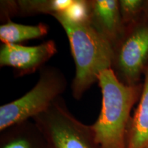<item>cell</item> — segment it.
<instances>
[{
  "mask_svg": "<svg viewBox=\"0 0 148 148\" xmlns=\"http://www.w3.org/2000/svg\"><path fill=\"white\" fill-rule=\"evenodd\" d=\"M98 82L102 105L99 117L90 126L95 143L99 148H127L130 112L139 100L143 83L123 84L112 69L103 71Z\"/></svg>",
  "mask_w": 148,
  "mask_h": 148,
  "instance_id": "obj_1",
  "label": "cell"
},
{
  "mask_svg": "<svg viewBox=\"0 0 148 148\" xmlns=\"http://www.w3.org/2000/svg\"><path fill=\"white\" fill-rule=\"evenodd\" d=\"M51 15L61 24L69 38L75 64L72 90L73 97L79 99L98 81L103 71L112 69L114 47L90 23H73L59 13Z\"/></svg>",
  "mask_w": 148,
  "mask_h": 148,
  "instance_id": "obj_2",
  "label": "cell"
},
{
  "mask_svg": "<svg viewBox=\"0 0 148 148\" xmlns=\"http://www.w3.org/2000/svg\"><path fill=\"white\" fill-rule=\"evenodd\" d=\"M66 81L58 69L48 68L40 74L36 84L23 97L0 107V130L36 117L49 108L64 91Z\"/></svg>",
  "mask_w": 148,
  "mask_h": 148,
  "instance_id": "obj_3",
  "label": "cell"
},
{
  "mask_svg": "<svg viewBox=\"0 0 148 148\" xmlns=\"http://www.w3.org/2000/svg\"><path fill=\"white\" fill-rule=\"evenodd\" d=\"M116 75L123 84H140L148 66V1L143 14L125 26L114 47Z\"/></svg>",
  "mask_w": 148,
  "mask_h": 148,
  "instance_id": "obj_4",
  "label": "cell"
},
{
  "mask_svg": "<svg viewBox=\"0 0 148 148\" xmlns=\"http://www.w3.org/2000/svg\"><path fill=\"white\" fill-rule=\"evenodd\" d=\"M36 118L55 148H99L91 127L77 121L59 98Z\"/></svg>",
  "mask_w": 148,
  "mask_h": 148,
  "instance_id": "obj_5",
  "label": "cell"
},
{
  "mask_svg": "<svg viewBox=\"0 0 148 148\" xmlns=\"http://www.w3.org/2000/svg\"><path fill=\"white\" fill-rule=\"evenodd\" d=\"M56 52V47L53 40L36 46L4 43L0 50V64L12 66L19 74L29 73L41 66Z\"/></svg>",
  "mask_w": 148,
  "mask_h": 148,
  "instance_id": "obj_6",
  "label": "cell"
},
{
  "mask_svg": "<svg viewBox=\"0 0 148 148\" xmlns=\"http://www.w3.org/2000/svg\"><path fill=\"white\" fill-rule=\"evenodd\" d=\"M90 24L114 47L124 33L125 26L116 0L90 1Z\"/></svg>",
  "mask_w": 148,
  "mask_h": 148,
  "instance_id": "obj_7",
  "label": "cell"
},
{
  "mask_svg": "<svg viewBox=\"0 0 148 148\" xmlns=\"http://www.w3.org/2000/svg\"><path fill=\"white\" fill-rule=\"evenodd\" d=\"M141 93L127 133V148L148 147V66Z\"/></svg>",
  "mask_w": 148,
  "mask_h": 148,
  "instance_id": "obj_8",
  "label": "cell"
},
{
  "mask_svg": "<svg viewBox=\"0 0 148 148\" xmlns=\"http://www.w3.org/2000/svg\"><path fill=\"white\" fill-rule=\"evenodd\" d=\"M47 32V26L43 23L27 25L10 21L0 26V39L3 44H18L24 40L40 38Z\"/></svg>",
  "mask_w": 148,
  "mask_h": 148,
  "instance_id": "obj_9",
  "label": "cell"
},
{
  "mask_svg": "<svg viewBox=\"0 0 148 148\" xmlns=\"http://www.w3.org/2000/svg\"><path fill=\"white\" fill-rule=\"evenodd\" d=\"M73 2V0L19 1L21 8L26 12H44L50 14L62 13Z\"/></svg>",
  "mask_w": 148,
  "mask_h": 148,
  "instance_id": "obj_10",
  "label": "cell"
},
{
  "mask_svg": "<svg viewBox=\"0 0 148 148\" xmlns=\"http://www.w3.org/2000/svg\"><path fill=\"white\" fill-rule=\"evenodd\" d=\"M61 14L66 18L73 23H90V1L73 0L71 5Z\"/></svg>",
  "mask_w": 148,
  "mask_h": 148,
  "instance_id": "obj_11",
  "label": "cell"
},
{
  "mask_svg": "<svg viewBox=\"0 0 148 148\" xmlns=\"http://www.w3.org/2000/svg\"><path fill=\"white\" fill-rule=\"evenodd\" d=\"M147 1L121 0L119 1L120 12L125 26L140 17L145 10Z\"/></svg>",
  "mask_w": 148,
  "mask_h": 148,
  "instance_id": "obj_12",
  "label": "cell"
},
{
  "mask_svg": "<svg viewBox=\"0 0 148 148\" xmlns=\"http://www.w3.org/2000/svg\"><path fill=\"white\" fill-rule=\"evenodd\" d=\"M3 148H31L30 145L26 140L16 139L5 145Z\"/></svg>",
  "mask_w": 148,
  "mask_h": 148,
  "instance_id": "obj_13",
  "label": "cell"
},
{
  "mask_svg": "<svg viewBox=\"0 0 148 148\" xmlns=\"http://www.w3.org/2000/svg\"><path fill=\"white\" fill-rule=\"evenodd\" d=\"M147 148H148V147H147Z\"/></svg>",
  "mask_w": 148,
  "mask_h": 148,
  "instance_id": "obj_14",
  "label": "cell"
}]
</instances>
